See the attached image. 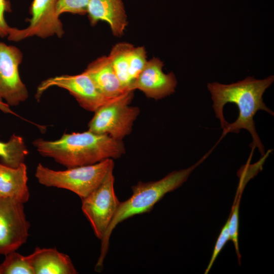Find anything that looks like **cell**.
Wrapping results in <instances>:
<instances>
[{"label": "cell", "instance_id": "obj_20", "mask_svg": "<svg viewBox=\"0 0 274 274\" xmlns=\"http://www.w3.org/2000/svg\"><path fill=\"white\" fill-rule=\"evenodd\" d=\"M241 193L238 195L237 199L235 200V202L232 206L230 215L228 220V230L230 240H231L234 244L235 252L237 255L238 263L241 264V254L239 250L238 235L239 226V208L241 200Z\"/></svg>", "mask_w": 274, "mask_h": 274}, {"label": "cell", "instance_id": "obj_5", "mask_svg": "<svg viewBox=\"0 0 274 274\" xmlns=\"http://www.w3.org/2000/svg\"><path fill=\"white\" fill-rule=\"evenodd\" d=\"M133 97V91H128L99 107L88 123V130L122 141L131 132L140 113L138 107L129 106Z\"/></svg>", "mask_w": 274, "mask_h": 274}, {"label": "cell", "instance_id": "obj_4", "mask_svg": "<svg viewBox=\"0 0 274 274\" xmlns=\"http://www.w3.org/2000/svg\"><path fill=\"white\" fill-rule=\"evenodd\" d=\"M114 166L112 159L64 170H53L39 163L35 175L40 184L70 190L82 199L99 185L109 170Z\"/></svg>", "mask_w": 274, "mask_h": 274}, {"label": "cell", "instance_id": "obj_19", "mask_svg": "<svg viewBox=\"0 0 274 274\" xmlns=\"http://www.w3.org/2000/svg\"><path fill=\"white\" fill-rule=\"evenodd\" d=\"M147 62L145 48L133 46L130 50L128 56L129 74L132 83L131 87L135 80L143 70Z\"/></svg>", "mask_w": 274, "mask_h": 274}, {"label": "cell", "instance_id": "obj_10", "mask_svg": "<svg viewBox=\"0 0 274 274\" xmlns=\"http://www.w3.org/2000/svg\"><path fill=\"white\" fill-rule=\"evenodd\" d=\"M23 60L20 50L0 42V101L17 106L28 97V91L21 79L19 67Z\"/></svg>", "mask_w": 274, "mask_h": 274}, {"label": "cell", "instance_id": "obj_9", "mask_svg": "<svg viewBox=\"0 0 274 274\" xmlns=\"http://www.w3.org/2000/svg\"><path fill=\"white\" fill-rule=\"evenodd\" d=\"M58 1L33 0L29 9V25L22 29L13 27L8 39L18 42L35 36L42 39L54 36L61 38L64 31L56 13Z\"/></svg>", "mask_w": 274, "mask_h": 274}, {"label": "cell", "instance_id": "obj_14", "mask_svg": "<svg viewBox=\"0 0 274 274\" xmlns=\"http://www.w3.org/2000/svg\"><path fill=\"white\" fill-rule=\"evenodd\" d=\"M34 274L78 273L70 257L55 248L37 247L27 256Z\"/></svg>", "mask_w": 274, "mask_h": 274}, {"label": "cell", "instance_id": "obj_1", "mask_svg": "<svg viewBox=\"0 0 274 274\" xmlns=\"http://www.w3.org/2000/svg\"><path fill=\"white\" fill-rule=\"evenodd\" d=\"M273 81V75L262 80L248 76L230 84L217 82L207 84L216 117L223 129V135L229 132L237 133L242 129H246L253 139L250 147H257L261 155L264 154V147L256 130L253 118L259 110L273 115L262 98L265 90Z\"/></svg>", "mask_w": 274, "mask_h": 274}, {"label": "cell", "instance_id": "obj_13", "mask_svg": "<svg viewBox=\"0 0 274 274\" xmlns=\"http://www.w3.org/2000/svg\"><path fill=\"white\" fill-rule=\"evenodd\" d=\"M83 72L89 76L100 93L107 97L115 98L128 91L122 86L109 56L97 58Z\"/></svg>", "mask_w": 274, "mask_h": 274}, {"label": "cell", "instance_id": "obj_8", "mask_svg": "<svg viewBox=\"0 0 274 274\" xmlns=\"http://www.w3.org/2000/svg\"><path fill=\"white\" fill-rule=\"evenodd\" d=\"M30 225L23 203L0 197V255L16 251L25 244Z\"/></svg>", "mask_w": 274, "mask_h": 274}, {"label": "cell", "instance_id": "obj_2", "mask_svg": "<svg viewBox=\"0 0 274 274\" xmlns=\"http://www.w3.org/2000/svg\"><path fill=\"white\" fill-rule=\"evenodd\" d=\"M33 146L43 156L51 158L66 167L93 164L107 159H116L125 153L122 141L89 130L64 133L54 141L38 139Z\"/></svg>", "mask_w": 274, "mask_h": 274}, {"label": "cell", "instance_id": "obj_3", "mask_svg": "<svg viewBox=\"0 0 274 274\" xmlns=\"http://www.w3.org/2000/svg\"><path fill=\"white\" fill-rule=\"evenodd\" d=\"M209 151L194 165L180 170H174L163 178L149 182H139L133 186L132 195L120 203L112 220L101 239L100 253L95 269L101 270L109 246L111 234L115 227L123 221L135 215L149 212L154 206L167 193L181 186L191 173L209 155Z\"/></svg>", "mask_w": 274, "mask_h": 274}, {"label": "cell", "instance_id": "obj_11", "mask_svg": "<svg viewBox=\"0 0 274 274\" xmlns=\"http://www.w3.org/2000/svg\"><path fill=\"white\" fill-rule=\"evenodd\" d=\"M163 62L154 57L147 61L143 70L134 81L131 90L139 89L147 97L160 99L175 91L177 81L173 72L165 74Z\"/></svg>", "mask_w": 274, "mask_h": 274}, {"label": "cell", "instance_id": "obj_23", "mask_svg": "<svg viewBox=\"0 0 274 274\" xmlns=\"http://www.w3.org/2000/svg\"><path fill=\"white\" fill-rule=\"evenodd\" d=\"M11 11L10 1L0 0V38H8L11 32L13 27L8 24L5 18V14Z\"/></svg>", "mask_w": 274, "mask_h": 274}, {"label": "cell", "instance_id": "obj_21", "mask_svg": "<svg viewBox=\"0 0 274 274\" xmlns=\"http://www.w3.org/2000/svg\"><path fill=\"white\" fill-rule=\"evenodd\" d=\"M89 0H59L56 7L58 16L65 13L85 15L87 13Z\"/></svg>", "mask_w": 274, "mask_h": 274}, {"label": "cell", "instance_id": "obj_24", "mask_svg": "<svg viewBox=\"0 0 274 274\" xmlns=\"http://www.w3.org/2000/svg\"><path fill=\"white\" fill-rule=\"evenodd\" d=\"M0 110H1L2 112H3L5 113H8L12 114L14 115H15L17 117H19V116L14 112L13 111H12L10 108V106H9L6 102L3 101H0Z\"/></svg>", "mask_w": 274, "mask_h": 274}, {"label": "cell", "instance_id": "obj_6", "mask_svg": "<svg viewBox=\"0 0 274 274\" xmlns=\"http://www.w3.org/2000/svg\"><path fill=\"white\" fill-rule=\"evenodd\" d=\"M113 169H110L99 185L82 199V211L100 240L120 203L115 193Z\"/></svg>", "mask_w": 274, "mask_h": 274}, {"label": "cell", "instance_id": "obj_12", "mask_svg": "<svg viewBox=\"0 0 274 274\" xmlns=\"http://www.w3.org/2000/svg\"><path fill=\"white\" fill-rule=\"evenodd\" d=\"M87 14L92 26L106 21L117 37L123 35L128 23L122 0H89Z\"/></svg>", "mask_w": 274, "mask_h": 274}, {"label": "cell", "instance_id": "obj_7", "mask_svg": "<svg viewBox=\"0 0 274 274\" xmlns=\"http://www.w3.org/2000/svg\"><path fill=\"white\" fill-rule=\"evenodd\" d=\"M54 86L67 90L81 107L90 112H94L116 98H108L101 94L89 76L83 72L78 75L57 76L43 81L37 87V99L39 100L45 91Z\"/></svg>", "mask_w": 274, "mask_h": 274}, {"label": "cell", "instance_id": "obj_18", "mask_svg": "<svg viewBox=\"0 0 274 274\" xmlns=\"http://www.w3.org/2000/svg\"><path fill=\"white\" fill-rule=\"evenodd\" d=\"M5 256L4 260L0 264V274H34L27 256L16 251Z\"/></svg>", "mask_w": 274, "mask_h": 274}, {"label": "cell", "instance_id": "obj_15", "mask_svg": "<svg viewBox=\"0 0 274 274\" xmlns=\"http://www.w3.org/2000/svg\"><path fill=\"white\" fill-rule=\"evenodd\" d=\"M27 181V166L24 162L17 167H12L0 162V197L26 203L30 196Z\"/></svg>", "mask_w": 274, "mask_h": 274}, {"label": "cell", "instance_id": "obj_16", "mask_svg": "<svg viewBox=\"0 0 274 274\" xmlns=\"http://www.w3.org/2000/svg\"><path fill=\"white\" fill-rule=\"evenodd\" d=\"M133 47L128 43H117L113 47L108 56L122 86L128 91L132 90V83L129 74L128 56Z\"/></svg>", "mask_w": 274, "mask_h": 274}, {"label": "cell", "instance_id": "obj_22", "mask_svg": "<svg viewBox=\"0 0 274 274\" xmlns=\"http://www.w3.org/2000/svg\"><path fill=\"white\" fill-rule=\"evenodd\" d=\"M229 240H230V238L228 230V220H227L221 229L220 233L217 239L212 256L204 273H208L210 271L219 254Z\"/></svg>", "mask_w": 274, "mask_h": 274}, {"label": "cell", "instance_id": "obj_17", "mask_svg": "<svg viewBox=\"0 0 274 274\" xmlns=\"http://www.w3.org/2000/svg\"><path fill=\"white\" fill-rule=\"evenodd\" d=\"M28 151L23 138L13 134L7 142L0 141L1 162L7 166L17 167L24 162Z\"/></svg>", "mask_w": 274, "mask_h": 274}]
</instances>
